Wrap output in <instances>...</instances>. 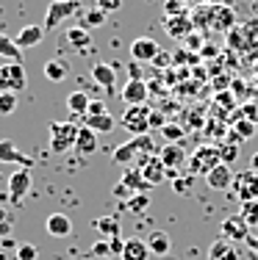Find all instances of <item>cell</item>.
Segmentation results:
<instances>
[{
    "instance_id": "obj_39",
    "label": "cell",
    "mask_w": 258,
    "mask_h": 260,
    "mask_svg": "<svg viewBox=\"0 0 258 260\" xmlns=\"http://www.w3.org/2000/svg\"><path fill=\"white\" fill-rule=\"evenodd\" d=\"M97 9H103L106 14H114V11L122 9V0H95Z\"/></svg>"
},
{
    "instance_id": "obj_30",
    "label": "cell",
    "mask_w": 258,
    "mask_h": 260,
    "mask_svg": "<svg viewBox=\"0 0 258 260\" xmlns=\"http://www.w3.org/2000/svg\"><path fill=\"white\" fill-rule=\"evenodd\" d=\"M67 42H70L72 47H78V50H83V47L92 45V34L86 28H81V25L70 28V30H67Z\"/></svg>"
},
{
    "instance_id": "obj_3",
    "label": "cell",
    "mask_w": 258,
    "mask_h": 260,
    "mask_svg": "<svg viewBox=\"0 0 258 260\" xmlns=\"http://www.w3.org/2000/svg\"><path fill=\"white\" fill-rule=\"evenodd\" d=\"M81 11H83L81 0H53L45 11V30L50 34V30H56L64 20H70L72 14H81Z\"/></svg>"
},
{
    "instance_id": "obj_44",
    "label": "cell",
    "mask_w": 258,
    "mask_h": 260,
    "mask_svg": "<svg viewBox=\"0 0 258 260\" xmlns=\"http://www.w3.org/2000/svg\"><path fill=\"white\" fill-rule=\"evenodd\" d=\"M108 244H111V252H114V255H122V249H125V241H122L120 235H117V238H111Z\"/></svg>"
},
{
    "instance_id": "obj_42",
    "label": "cell",
    "mask_w": 258,
    "mask_h": 260,
    "mask_svg": "<svg viewBox=\"0 0 258 260\" xmlns=\"http://www.w3.org/2000/svg\"><path fill=\"white\" fill-rule=\"evenodd\" d=\"M100 114H108L106 103H103V100H92L89 103V116H100Z\"/></svg>"
},
{
    "instance_id": "obj_31",
    "label": "cell",
    "mask_w": 258,
    "mask_h": 260,
    "mask_svg": "<svg viewBox=\"0 0 258 260\" xmlns=\"http://www.w3.org/2000/svg\"><path fill=\"white\" fill-rule=\"evenodd\" d=\"M95 230L103 235V238H117L120 235V221L111 219V216H103V219L95 221Z\"/></svg>"
},
{
    "instance_id": "obj_33",
    "label": "cell",
    "mask_w": 258,
    "mask_h": 260,
    "mask_svg": "<svg viewBox=\"0 0 258 260\" xmlns=\"http://www.w3.org/2000/svg\"><path fill=\"white\" fill-rule=\"evenodd\" d=\"M239 216H242L244 221H247L250 230H258V200L255 202H242V210H239Z\"/></svg>"
},
{
    "instance_id": "obj_20",
    "label": "cell",
    "mask_w": 258,
    "mask_h": 260,
    "mask_svg": "<svg viewBox=\"0 0 258 260\" xmlns=\"http://www.w3.org/2000/svg\"><path fill=\"white\" fill-rule=\"evenodd\" d=\"M122 260H147L150 257V246H147V241L145 238H128L125 241V249H122Z\"/></svg>"
},
{
    "instance_id": "obj_45",
    "label": "cell",
    "mask_w": 258,
    "mask_h": 260,
    "mask_svg": "<svg viewBox=\"0 0 258 260\" xmlns=\"http://www.w3.org/2000/svg\"><path fill=\"white\" fill-rule=\"evenodd\" d=\"M167 122H164V114H158V111H153L150 114V127H164Z\"/></svg>"
},
{
    "instance_id": "obj_15",
    "label": "cell",
    "mask_w": 258,
    "mask_h": 260,
    "mask_svg": "<svg viewBox=\"0 0 258 260\" xmlns=\"http://www.w3.org/2000/svg\"><path fill=\"white\" fill-rule=\"evenodd\" d=\"M122 100L128 105H145L147 103V83L142 78H131L122 86Z\"/></svg>"
},
{
    "instance_id": "obj_49",
    "label": "cell",
    "mask_w": 258,
    "mask_h": 260,
    "mask_svg": "<svg viewBox=\"0 0 258 260\" xmlns=\"http://www.w3.org/2000/svg\"><path fill=\"white\" fill-rule=\"evenodd\" d=\"M6 221H9V210H6L3 205H0V227H3Z\"/></svg>"
},
{
    "instance_id": "obj_10",
    "label": "cell",
    "mask_w": 258,
    "mask_h": 260,
    "mask_svg": "<svg viewBox=\"0 0 258 260\" xmlns=\"http://www.w3.org/2000/svg\"><path fill=\"white\" fill-rule=\"evenodd\" d=\"M233 185H236V197L242 202H255L258 200V172L255 169H247V172H242V175H236Z\"/></svg>"
},
{
    "instance_id": "obj_4",
    "label": "cell",
    "mask_w": 258,
    "mask_h": 260,
    "mask_svg": "<svg viewBox=\"0 0 258 260\" xmlns=\"http://www.w3.org/2000/svg\"><path fill=\"white\" fill-rule=\"evenodd\" d=\"M78 141V125L75 122H50V150L53 152H67L75 150Z\"/></svg>"
},
{
    "instance_id": "obj_28",
    "label": "cell",
    "mask_w": 258,
    "mask_h": 260,
    "mask_svg": "<svg viewBox=\"0 0 258 260\" xmlns=\"http://www.w3.org/2000/svg\"><path fill=\"white\" fill-rule=\"evenodd\" d=\"M89 94H83V91H72V94H67V108L72 111L75 116H86L89 114Z\"/></svg>"
},
{
    "instance_id": "obj_16",
    "label": "cell",
    "mask_w": 258,
    "mask_h": 260,
    "mask_svg": "<svg viewBox=\"0 0 258 260\" xmlns=\"http://www.w3.org/2000/svg\"><path fill=\"white\" fill-rule=\"evenodd\" d=\"M45 230L53 238H70L72 235V219L67 213H50L45 221Z\"/></svg>"
},
{
    "instance_id": "obj_43",
    "label": "cell",
    "mask_w": 258,
    "mask_h": 260,
    "mask_svg": "<svg viewBox=\"0 0 258 260\" xmlns=\"http://www.w3.org/2000/svg\"><path fill=\"white\" fill-rule=\"evenodd\" d=\"M186 45L192 47V50H200V47H203V36H197V34H189V36H186Z\"/></svg>"
},
{
    "instance_id": "obj_40",
    "label": "cell",
    "mask_w": 258,
    "mask_h": 260,
    "mask_svg": "<svg viewBox=\"0 0 258 260\" xmlns=\"http://www.w3.org/2000/svg\"><path fill=\"white\" fill-rule=\"evenodd\" d=\"M239 114H242L244 119H250V122H255V125H258V105L247 103V105H242V108H239Z\"/></svg>"
},
{
    "instance_id": "obj_36",
    "label": "cell",
    "mask_w": 258,
    "mask_h": 260,
    "mask_svg": "<svg viewBox=\"0 0 258 260\" xmlns=\"http://www.w3.org/2000/svg\"><path fill=\"white\" fill-rule=\"evenodd\" d=\"M219 155H222V164H233V160L239 158V144H233V141H225L222 147H219Z\"/></svg>"
},
{
    "instance_id": "obj_52",
    "label": "cell",
    "mask_w": 258,
    "mask_h": 260,
    "mask_svg": "<svg viewBox=\"0 0 258 260\" xmlns=\"http://www.w3.org/2000/svg\"><path fill=\"white\" fill-rule=\"evenodd\" d=\"M181 3H183V6H189V3H194V0H181Z\"/></svg>"
},
{
    "instance_id": "obj_26",
    "label": "cell",
    "mask_w": 258,
    "mask_h": 260,
    "mask_svg": "<svg viewBox=\"0 0 258 260\" xmlns=\"http://www.w3.org/2000/svg\"><path fill=\"white\" fill-rule=\"evenodd\" d=\"M106 20H108V14H106L103 9H97V6H92V9H83V11H81V28H86V30L100 28Z\"/></svg>"
},
{
    "instance_id": "obj_18",
    "label": "cell",
    "mask_w": 258,
    "mask_h": 260,
    "mask_svg": "<svg viewBox=\"0 0 258 260\" xmlns=\"http://www.w3.org/2000/svg\"><path fill=\"white\" fill-rule=\"evenodd\" d=\"M208 260H239V246L228 238H217L208 246Z\"/></svg>"
},
{
    "instance_id": "obj_29",
    "label": "cell",
    "mask_w": 258,
    "mask_h": 260,
    "mask_svg": "<svg viewBox=\"0 0 258 260\" xmlns=\"http://www.w3.org/2000/svg\"><path fill=\"white\" fill-rule=\"evenodd\" d=\"M0 55H3L6 61H20L22 64V50L17 47V42L9 39L6 34H0Z\"/></svg>"
},
{
    "instance_id": "obj_50",
    "label": "cell",
    "mask_w": 258,
    "mask_h": 260,
    "mask_svg": "<svg viewBox=\"0 0 258 260\" xmlns=\"http://www.w3.org/2000/svg\"><path fill=\"white\" fill-rule=\"evenodd\" d=\"M200 3H203V6H219L222 0H200Z\"/></svg>"
},
{
    "instance_id": "obj_48",
    "label": "cell",
    "mask_w": 258,
    "mask_h": 260,
    "mask_svg": "<svg viewBox=\"0 0 258 260\" xmlns=\"http://www.w3.org/2000/svg\"><path fill=\"white\" fill-rule=\"evenodd\" d=\"M247 246H250L253 252H258V235H250V238H247Z\"/></svg>"
},
{
    "instance_id": "obj_34",
    "label": "cell",
    "mask_w": 258,
    "mask_h": 260,
    "mask_svg": "<svg viewBox=\"0 0 258 260\" xmlns=\"http://www.w3.org/2000/svg\"><path fill=\"white\" fill-rule=\"evenodd\" d=\"M147 205H150V197H147V194H133V197H128V200H125V208L133 210V213H142Z\"/></svg>"
},
{
    "instance_id": "obj_17",
    "label": "cell",
    "mask_w": 258,
    "mask_h": 260,
    "mask_svg": "<svg viewBox=\"0 0 258 260\" xmlns=\"http://www.w3.org/2000/svg\"><path fill=\"white\" fill-rule=\"evenodd\" d=\"M164 28H167V34L172 36V39H186L189 34H194L192 14H183V17H167Z\"/></svg>"
},
{
    "instance_id": "obj_11",
    "label": "cell",
    "mask_w": 258,
    "mask_h": 260,
    "mask_svg": "<svg viewBox=\"0 0 258 260\" xmlns=\"http://www.w3.org/2000/svg\"><path fill=\"white\" fill-rule=\"evenodd\" d=\"M0 164H20L22 169H31L34 158L25 155L22 150H17V144L11 139H0Z\"/></svg>"
},
{
    "instance_id": "obj_12",
    "label": "cell",
    "mask_w": 258,
    "mask_h": 260,
    "mask_svg": "<svg viewBox=\"0 0 258 260\" xmlns=\"http://www.w3.org/2000/svg\"><path fill=\"white\" fill-rule=\"evenodd\" d=\"M31 185H34L31 169H17L14 175L9 177V200H11V202H20L22 197L31 191Z\"/></svg>"
},
{
    "instance_id": "obj_8",
    "label": "cell",
    "mask_w": 258,
    "mask_h": 260,
    "mask_svg": "<svg viewBox=\"0 0 258 260\" xmlns=\"http://www.w3.org/2000/svg\"><path fill=\"white\" fill-rule=\"evenodd\" d=\"M136 169L142 172V177L150 185H158L164 183V177H167V166H164V160L158 155H142L136 160Z\"/></svg>"
},
{
    "instance_id": "obj_35",
    "label": "cell",
    "mask_w": 258,
    "mask_h": 260,
    "mask_svg": "<svg viewBox=\"0 0 258 260\" xmlns=\"http://www.w3.org/2000/svg\"><path fill=\"white\" fill-rule=\"evenodd\" d=\"M14 108H17V94H11V91H0V116L14 114Z\"/></svg>"
},
{
    "instance_id": "obj_46",
    "label": "cell",
    "mask_w": 258,
    "mask_h": 260,
    "mask_svg": "<svg viewBox=\"0 0 258 260\" xmlns=\"http://www.w3.org/2000/svg\"><path fill=\"white\" fill-rule=\"evenodd\" d=\"M186 188H189V180H172V191H175V194H186Z\"/></svg>"
},
{
    "instance_id": "obj_37",
    "label": "cell",
    "mask_w": 258,
    "mask_h": 260,
    "mask_svg": "<svg viewBox=\"0 0 258 260\" xmlns=\"http://www.w3.org/2000/svg\"><path fill=\"white\" fill-rule=\"evenodd\" d=\"M164 14L167 17H183V14H189V11L181 0H164Z\"/></svg>"
},
{
    "instance_id": "obj_13",
    "label": "cell",
    "mask_w": 258,
    "mask_h": 260,
    "mask_svg": "<svg viewBox=\"0 0 258 260\" xmlns=\"http://www.w3.org/2000/svg\"><path fill=\"white\" fill-rule=\"evenodd\" d=\"M158 158L164 160L167 172H169V169H178V172H181L183 166L189 164V155H186V150H183L181 144H164L161 152H158Z\"/></svg>"
},
{
    "instance_id": "obj_21",
    "label": "cell",
    "mask_w": 258,
    "mask_h": 260,
    "mask_svg": "<svg viewBox=\"0 0 258 260\" xmlns=\"http://www.w3.org/2000/svg\"><path fill=\"white\" fill-rule=\"evenodd\" d=\"M122 185H128V188L133 191V194H147V191L153 188L150 183L142 177V172L136 169V166H125V175H122V180H120Z\"/></svg>"
},
{
    "instance_id": "obj_19",
    "label": "cell",
    "mask_w": 258,
    "mask_h": 260,
    "mask_svg": "<svg viewBox=\"0 0 258 260\" xmlns=\"http://www.w3.org/2000/svg\"><path fill=\"white\" fill-rule=\"evenodd\" d=\"M45 36H47L45 25H25L20 34H17L14 42H17V47H20V50H28V47H36V45H39Z\"/></svg>"
},
{
    "instance_id": "obj_6",
    "label": "cell",
    "mask_w": 258,
    "mask_h": 260,
    "mask_svg": "<svg viewBox=\"0 0 258 260\" xmlns=\"http://www.w3.org/2000/svg\"><path fill=\"white\" fill-rule=\"evenodd\" d=\"M150 114L153 111L147 108V105H128L122 119H120V125L133 136H145L147 130H150Z\"/></svg>"
},
{
    "instance_id": "obj_47",
    "label": "cell",
    "mask_w": 258,
    "mask_h": 260,
    "mask_svg": "<svg viewBox=\"0 0 258 260\" xmlns=\"http://www.w3.org/2000/svg\"><path fill=\"white\" fill-rule=\"evenodd\" d=\"M128 72H131V78H142V70H139V61H131V64H128Z\"/></svg>"
},
{
    "instance_id": "obj_2",
    "label": "cell",
    "mask_w": 258,
    "mask_h": 260,
    "mask_svg": "<svg viewBox=\"0 0 258 260\" xmlns=\"http://www.w3.org/2000/svg\"><path fill=\"white\" fill-rule=\"evenodd\" d=\"M222 164V155H219V147H211V144H200L197 150L189 155V175H203L206 177L208 172H214L217 166Z\"/></svg>"
},
{
    "instance_id": "obj_7",
    "label": "cell",
    "mask_w": 258,
    "mask_h": 260,
    "mask_svg": "<svg viewBox=\"0 0 258 260\" xmlns=\"http://www.w3.org/2000/svg\"><path fill=\"white\" fill-rule=\"evenodd\" d=\"M250 227H247V221L242 219V216H228V219L219 224V238H228L233 241V244H247V238H250Z\"/></svg>"
},
{
    "instance_id": "obj_23",
    "label": "cell",
    "mask_w": 258,
    "mask_h": 260,
    "mask_svg": "<svg viewBox=\"0 0 258 260\" xmlns=\"http://www.w3.org/2000/svg\"><path fill=\"white\" fill-rule=\"evenodd\" d=\"M97 133L95 130H89L86 125L78 127V141H75V150L81 152V155H92V152H97Z\"/></svg>"
},
{
    "instance_id": "obj_22",
    "label": "cell",
    "mask_w": 258,
    "mask_h": 260,
    "mask_svg": "<svg viewBox=\"0 0 258 260\" xmlns=\"http://www.w3.org/2000/svg\"><path fill=\"white\" fill-rule=\"evenodd\" d=\"M92 78H95L97 86H103V89H108V91L117 86V70L111 64H103V61H97V64L92 67Z\"/></svg>"
},
{
    "instance_id": "obj_38",
    "label": "cell",
    "mask_w": 258,
    "mask_h": 260,
    "mask_svg": "<svg viewBox=\"0 0 258 260\" xmlns=\"http://www.w3.org/2000/svg\"><path fill=\"white\" fill-rule=\"evenodd\" d=\"M14 257L17 260H36V257H39V252H36L34 244H20V246H17V255Z\"/></svg>"
},
{
    "instance_id": "obj_53",
    "label": "cell",
    "mask_w": 258,
    "mask_h": 260,
    "mask_svg": "<svg viewBox=\"0 0 258 260\" xmlns=\"http://www.w3.org/2000/svg\"><path fill=\"white\" fill-rule=\"evenodd\" d=\"M158 260H169V257H158Z\"/></svg>"
},
{
    "instance_id": "obj_9",
    "label": "cell",
    "mask_w": 258,
    "mask_h": 260,
    "mask_svg": "<svg viewBox=\"0 0 258 260\" xmlns=\"http://www.w3.org/2000/svg\"><path fill=\"white\" fill-rule=\"evenodd\" d=\"M158 55H161V47H158V42L150 39V36H139V39L131 42V61L147 64V61H156Z\"/></svg>"
},
{
    "instance_id": "obj_25",
    "label": "cell",
    "mask_w": 258,
    "mask_h": 260,
    "mask_svg": "<svg viewBox=\"0 0 258 260\" xmlns=\"http://www.w3.org/2000/svg\"><path fill=\"white\" fill-rule=\"evenodd\" d=\"M147 246H150V255H158V257H164L169 252V235L164 233V230H153L150 235H147Z\"/></svg>"
},
{
    "instance_id": "obj_27",
    "label": "cell",
    "mask_w": 258,
    "mask_h": 260,
    "mask_svg": "<svg viewBox=\"0 0 258 260\" xmlns=\"http://www.w3.org/2000/svg\"><path fill=\"white\" fill-rule=\"evenodd\" d=\"M83 125L89 130H95V133H111V130L117 127V122L111 119L108 114H100V116H83Z\"/></svg>"
},
{
    "instance_id": "obj_1",
    "label": "cell",
    "mask_w": 258,
    "mask_h": 260,
    "mask_svg": "<svg viewBox=\"0 0 258 260\" xmlns=\"http://www.w3.org/2000/svg\"><path fill=\"white\" fill-rule=\"evenodd\" d=\"M153 139L150 136H133V139H128L125 144H120L117 150L111 152V158H114V164H120V166H133L142 155H153Z\"/></svg>"
},
{
    "instance_id": "obj_5",
    "label": "cell",
    "mask_w": 258,
    "mask_h": 260,
    "mask_svg": "<svg viewBox=\"0 0 258 260\" xmlns=\"http://www.w3.org/2000/svg\"><path fill=\"white\" fill-rule=\"evenodd\" d=\"M25 86H28V72L20 61H6V64H0V91L17 94Z\"/></svg>"
},
{
    "instance_id": "obj_24",
    "label": "cell",
    "mask_w": 258,
    "mask_h": 260,
    "mask_svg": "<svg viewBox=\"0 0 258 260\" xmlns=\"http://www.w3.org/2000/svg\"><path fill=\"white\" fill-rule=\"evenodd\" d=\"M45 78L50 80V83H61V80H67V75H70V64H67L64 58H50L45 61Z\"/></svg>"
},
{
    "instance_id": "obj_14",
    "label": "cell",
    "mask_w": 258,
    "mask_h": 260,
    "mask_svg": "<svg viewBox=\"0 0 258 260\" xmlns=\"http://www.w3.org/2000/svg\"><path fill=\"white\" fill-rule=\"evenodd\" d=\"M233 180H236V177H233V169L228 164H219L214 172H208V175H206V183H208V188H211V191H228L233 185Z\"/></svg>"
},
{
    "instance_id": "obj_32",
    "label": "cell",
    "mask_w": 258,
    "mask_h": 260,
    "mask_svg": "<svg viewBox=\"0 0 258 260\" xmlns=\"http://www.w3.org/2000/svg\"><path fill=\"white\" fill-rule=\"evenodd\" d=\"M183 133H186V127L178 125V122H167V125L161 127V136L167 139V144H181Z\"/></svg>"
},
{
    "instance_id": "obj_41",
    "label": "cell",
    "mask_w": 258,
    "mask_h": 260,
    "mask_svg": "<svg viewBox=\"0 0 258 260\" xmlns=\"http://www.w3.org/2000/svg\"><path fill=\"white\" fill-rule=\"evenodd\" d=\"M92 255L95 257H108L111 255V244H108V241H97V244L92 246Z\"/></svg>"
},
{
    "instance_id": "obj_51",
    "label": "cell",
    "mask_w": 258,
    "mask_h": 260,
    "mask_svg": "<svg viewBox=\"0 0 258 260\" xmlns=\"http://www.w3.org/2000/svg\"><path fill=\"white\" fill-rule=\"evenodd\" d=\"M250 164H253V169L258 172V152H255V155H253V160H250Z\"/></svg>"
}]
</instances>
